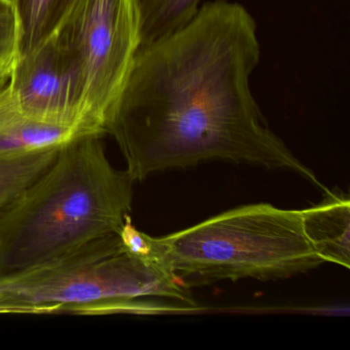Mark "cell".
I'll return each mask as SVG.
<instances>
[{
	"label": "cell",
	"instance_id": "10",
	"mask_svg": "<svg viewBox=\"0 0 350 350\" xmlns=\"http://www.w3.org/2000/svg\"><path fill=\"white\" fill-rule=\"evenodd\" d=\"M202 0H134L140 46L163 40L185 27Z\"/></svg>",
	"mask_w": 350,
	"mask_h": 350
},
{
	"label": "cell",
	"instance_id": "4",
	"mask_svg": "<svg viewBox=\"0 0 350 350\" xmlns=\"http://www.w3.org/2000/svg\"><path fill=\"white\" fill-rule=\"evenodd\" d=\"M159 260L188 286L222 280H275L317 269L302 211L247 204L157 237Z\"/></svg>",
	"mask_w": 350,
	"mask_h": 350
},
{
	"label": "cell",
	"instance_id": "12",
	"mask_svg": "<svg viewBox=\"0 0 350 350\" xmlns=\"http://www.w3.org/2000/svg\"><path fill=\"white\" fill-rule=\"evenodd\" d=\"M5 81V79H3V77H0V81Z\"/></svg>",
	"mask_w": 350,
	"mask_h": 350
},
{
	"label": "cell",
	"instance_id": "11",
	"mask_svg": "<svg viewBox=\"0 0 350 350\" xmlns=\"http://www.w3.org/2000/svg\"><path fill=\"white\" fill-rule=\"evenodd\" d=\"M19 50V26L13 0H0V77L8 79Z\"/></svg>",
	"mask_w": 350,
	"mask_h": 350
},
{
	"label": "cell",
	"instance_id": "6",
	"mask_svg": "<svg viewBox=\"0 0 350 350\" xmlns=\"http://www.w3.org/2000/svg\"><path fill=\"white\" fill-rule=\"evenodd\" d=\"M12 96L30 120L92 134L85 126V90L81 75L55 36L17 57L9 79Z\"/></svg>",
	"mask_w": 350,
	"mask_h": 350
},
{
	"label": "cell",
	"instance_id": "5",
	"mask_svg": "<svg viewBox=\"0 0 350 350\" xmlns=\"http://www.w3.org/2000/svg\"><path fill=\"white\" fill-rule=\"evenodd\" d=\"M54 36L81 75L85 129L103 136L140 48L134 0H77Z\"/></svg>",
	"mask_w": 350,
	"mask_h": 350
},
{
	"label": "cell",
	"instance_id": "3",
	"mask_svg": "<svg viewBox=\"0 0 350 350\" xmlns=\"http://www.w3.org/2000/svg\"><path fill=\"white\" fill-rule=\"evenodd\" d=\"M196 308L181 278L159 262L126 253L113 234L44 265L0 276V313H99L150 309L145 301Z\"/></svg>",
	"mask_w": 350,
	"mask_h": 350
},
{
	"label": "cell",
	"instance_id": "7",
	"mask_svg": "<svg viewBox=\"0 0 350 350\" xmlns=\"http://www.w3.org/2000/svg\"><path fill=\"white\" fill-rule=\"evenodd\" d=\"M302 211L305 234L323 262L350 267V200L340 190L325 191L323 200Z\"/></svg>",
	"mask_w": 350,
	"mask_h": 350
},
{
	"label": "cell",
	"instance_id": "2",
	"mask_svg": "<svg viewBox=\"0 0 350 350\" xmlns=\"http://www.w3.org/2000/svg\"><path fill=\"white\" fill-rule=\"evenodd\" d=\"M101 138L81 135L61 145L53 163L0 211V276L120 233L135 181L111 165Z\"/></svg>",
	"mask_w": 350,
	"mask_h": 350
},
{
	"label": "cell",
	"instance_id": "1",
	"mask_svg": "<svg viewBox=\"0 0 350 350\" xmlns=\"http://www.w3.org/2000/svg\"><path fill=\"white\" fill-rule=\"evenodd\" d=\"M260 59L255 19L229 0L140 46L106 124L133 180L223 161L292 172L327 191L262 113L250 83Z\"/></svg>",
	"mask_w": 350,
	"mask_h": 350
},
{
	"label": "cell",
	"instance_id": "9",
	"mask_svg": "<svg viewBox=\"0 0 350 350\" xmlns=\"http://www.w3.org/2000/svg\"><path fill=\"white\" fill-rule=\"evenodd\" d=\"M77 0H13L18 26V57L33 52L52 38Z\"/></svg>",
	"mask_w": 350,
	"mask_h": 350
},
{
	"label": "cell",
	"instance_id": "8",
	"mask_svg": "<svg viewBox=\"0 0 350 350\" xmlns=\"http://www.w3.org/2000/svg\"><path fill=\"white\" fill-rule=\"evenodd\" d=\"M8 79L0 81V159L59 146L75 137L85 135L75 129L30 120L18 107Z\"/></svg>",
	"mask_w": 350,
	"mask_h": 350
}]
</instances>
